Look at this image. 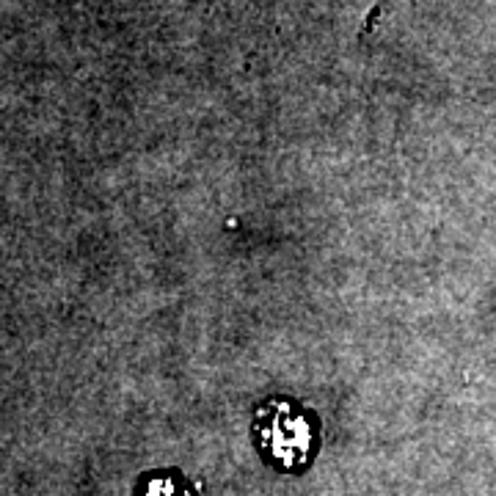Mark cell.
Returning a JSON list of instances; mask_svg holds the SVG:
<instances>
[{"instance_id":"1","label":"cell","mask_w":496,"mask_h":496,"mask_svg":"<svg viewBox=\"0 0 496 496\" xmlns=\"http://www.w3.org/2000/svg\"><path fill=\"white\" fill-rule=\"evenodd\" d=\"M262 447H267L270 458H276L281 466H298L306 461L312 447L309 422L287 406H276V411L267 413V422L262 425Z\"/></svg>"}]
</instances>
